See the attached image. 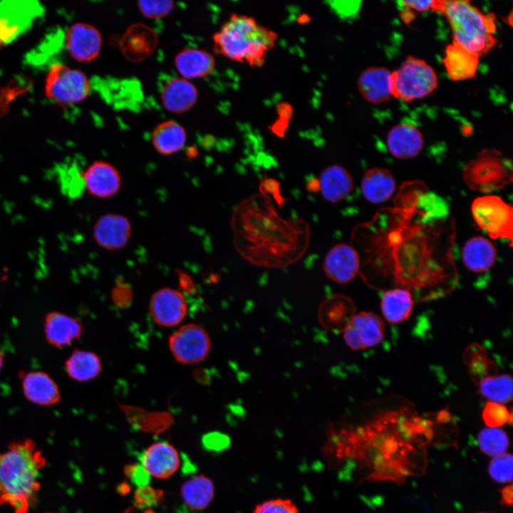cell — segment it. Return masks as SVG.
<instances>
[{"mask_svg": "<svg viewBox=\"0 0 513 513\" xmlns=\"http://www.w3.org/2000/svg\"><path fill=\"white\" fill-rule=\"evenodd\" d=\"M3 363H4V356H3L2 351H1V348H0V371H1V368H2Z\"/></svg>", "mask_w": 513, "mask_h": 513, "instance_id": "obj_41", "label": "cell"}, {"mask_svg": "<svg viewBox=\"0 0 513 513\" xmlns=\"http://www.w3.org/2000/svg\"><path fill=\"white\" fill-rule=\"evenodd\" d=\"M252 513H300V511L292 499L277 497L257 504Z\"/></svg>", "mask_w": 513, "mask_h": 513, "instance_id": "obj_38", "label": "cell"}, {"mask_svg": "<svg viewBox=\"0 0 513 513\" xmlns=\"http://www.w3.org/2000/svg\"><path fill=\"white\" fill-rule=\"evenodd\" d=\"M512 485H508L504 487L501 490L502 499L501 502L502 504L506 506H512Z\"/></svg>", "mask_w": 513, "mask_h": 513, "instance_id": "obj_40", "label": "cell"}, {"mask_svg": "<svg viewBox=\"0 0 513 513\" xmlns=\"http://www.w3.org/2000/svg\"><path fill=\"white\" fill-rule=\"evenodd\" d=\"M26 398L39 405H53L61 400L56 383L43 371H21L19 374Z\"/></svg>", "mask_w": 513, "mask_h": 513, "instance_id": "obj_18", "label": "cell"}, {"mask_svg": "<svg viewBox=\"0 0 513 513\" xmlns=\"http://www.w3.org/2000/svg\"><path fill=\"white\" fill-rule=\"evenodd\" d=\"M438 78L434 69L425 61L408 56L390 74L392 96L405 102L425 98L437 87Z\"/></svg>", "mask_w": 513, "mask_h": 513, "instance_id": "obj_6", "label": "cell"}, {"mask_svg": "<svg viewBox=\"0 0 513 513\" xmlns=\"http://www.w3.org/2000/svg\"><path fill=\"white\" fill-rule=\"evenodd\" d=\"M479 387L481 394L490 402L505 404L512 399V379L507 374L484 377Z\"/></svg>", "mask_w": 513, "mask_h": 513, "instance_id": "obj_33", "label": "cell"}, {"mask_svg": "<svg viewBox=\"0 0 513 513\" xmlns=\"http://www.w3.org/2000/svg\"><path fill=\"white\" fill-rule=\"evenodd\" d=\"M413 304L411 292L403 287H398L383 294L380 304L381 311L389 323L398 324L409 318Z\"/></svg>", "mask_w": 513, "mask_h": 513, "instance_id": "obj_30", "label": "cell"}, {"mask_svg": "<svg viewBox=\"0 0 513 513\" xmlns=\"http://www.w3.org/2000/svg\"><path fill=\"white\" fill-rule=\"evenodd\" d=\"M145 472L157 479H167L173 475L181 464L178 451L167 442H157L150 445L142 456Z\"/></svg>", "mask_w": 513, "mask_h": 513, "instance_id": "obj_17", "label": "cell"}, {"mask_svg": "<svg viewBox=\"0 0 513 513\" xmlns=\"http://www.w3.org/2000/svg\"><path fill=\"white\" fill-rule=\"evenodd\" d=\"M149 310L159 326L172 327L180 324L187 313V301L179 291L169 287L155 291L150 301Z\"/></svg>", "mask_w": 513, "mask_h": 513, "instance_id": "obj_11", "label": "cell"}, {"mask_svg": "<svg viewBox=\"0 0 513 513\" xmlns=\"http://www.w3.org/2000/svg\"><path fill=\"white\" fill-rule=\"evenodd\" d=\"M385 333L382 318L371 311L353 314L343 328V339L353 351L363 350L378 345Z\"/></svg>", "mask_w": 513, "mask_h": 513, "instance_id": "obj_10", "label": "cell"}, {"mask_svg": "<svg viewBox=\"0 0 513 513\" xmlns=\"http://www.w3.org/2000/svg\"><path fill=\"white\" fill-rule=\"evenodd\" d=\"M512 177L510 160L496 149L482 150L462 171L467 187L485 194L504 188L512 182Z\"/></svg>", "mask_w": 513, "mask_h": 513, "instance_id": "obj_5", "label": "cell"}, {"mask_svg": "<svg viewBox=\"0 0 513 513\" xmlns=\"http://www.w3.org/2000/svg\"><path fill=\"white\" fill-rule=\"evenodd\" d=\"M66 45L73 58L79 62H90L99 56L103 38L95 26L86 23H76L66 33Z\"/></svg>", "mask_w": 513, "mask_h": 513, "instance_id": "obj_14", "label": "cell"}, {"mask_svg": "<svg viewBox=\"0 0 513 513\" xmlns=\"http://www.w3.org/2000/svg\"><path fill=\"white\" fill-rule=\"evenodd\" d=\"M132 234L130 220L124 215L108 213L101 216L93 227V237L96 244L107 250L123 248Z\"/></svg>", "mask_w": 513, "mask_h": 513, "instance_id": "obj_15", "label": "cell"}, {"mask_svg": "<svg viewBox=\"0 0 513 513\" xmlns=\"http://www.w3.org/2000/svg\"><path fill=\"white\" fill-rule=\"evenodd\" d=\"M396 188V181L387 169L374 167L368 170L361 182L363 197L373 204H380L393 196Z\"/></svg>", "mask_w": 513, "mask_h": 513, "instance_id": "obj_28", "label": "cell"}, {"mask_svg": "<svg viewBox=\"0 0 513 513\" xmlns=\"http://www.w3.org/2000/svg\"><path fill=\"white\" fill-rule=\"evenodd\" d=\"M187 133L179 123L168 120L157 124L151 135V142L155 150L163 155L178 152L185 146Z\"/></svg>", "mask_w": 513, "mask_h": 513, "instance_id": "obj_29", "label": "cell"}, {"mask_svg": "<svg viewBox=\"0 0 513 513\" xmlns=\"http://www.w3.org/2000/svg\"><path fill=\"white\" fill-rule=\"evenodd\" d=\"M432 435L430 421L404 408L356 428L333 431L327 446L336 457L354 461L365 480L401 483L422 469L416 461L421 463L420 453Z\"/></svg>", "mask_w": 513, "mask_h": 513, "instance_id": "obj_1", "label": "cell"}, {"mask_svg": "<svg viewBox=\"0 0 513 513\" xmlns=\"http://www.w3.org/2000/svg\"><path fill=\"white\" fill-rule=\"evenodd\" d=\"M471 212L475 224L489 237L507 239L512 245L513 209L502 197L480 196L473 200Z\"/></svg>", "mask_w": 513, "mask_h": 513, "instance_id": "obj_7", "label": "cell"}, {"mask_svg": "<svg viewBox=\"0 0 513 513\" xmlns=\"http://www.w3.org/2000/svg\"><path fill=\"white\" fill-rule=\"evenodd\" d=\"M198 99V90L190 80L173 78L163 86L160 100L163 107L172 113L180 114L190 110Z\"/></svg>", "mask_w": 513, "mask_h": 513, "instance_id": "obj_21", "label": "cell"}, {"mask_svg": "<svg viewBox=\"0 0 513 513\" xmlns=\"http://www.w3.org/2000/svg\"><path fill=\"white\" fill-rule=\"evenodd\" d=\"M174 63L181 77L187 80L207 77L216 66L212 53L196 48H185L179 51L174 58Z\"/></svg>", "mask_w": 513, "mask_h": 513, "instance_id": "obj_23", "label": "cell"}, {"mask_svg": "<svg viewBox=\"0 0 513 513\" xmlns=\"http://www.w3.org/2000/svg\"><path fill=\"white\" fill-rule=\"evenodd\" d=\"M402 3L406 7L413 9L416 11H432L442 14L444 10L445 0H434V1H403Z\"/></svg>", "mask_w": 513, "mask_h": 513, "instance_id": "obj_39", "label": "cell"}, {"mask_svg": "<svg viewBox=\"0 0 513 513\" xmlns=\"http://www.w3.org/2000/svg\"><path fill=\"white\" fill-rule=\"evenodd\" d=\"M45 464L33 440L11 443L0 455V504L10 505L15 513H26L36 502L39 473Z\"/></svg>", "mask_w": 513, "mask_h": 513, "instance_id": "obj_2", "label": "cell"}, {"mask_svg": "<svg viewBox=\"0 0 513 513\" xmlns=\"http://www.w3.org/2000/svg\"><path fill=\"white\" fill-rule=\"evenodd\" d=\"M512 455L504 452L494 457L489 462L488 471L492 479L499 483L512 480Z\"/></svg>", "mask_w": 513, "mask_h": 513, "instance_id": "obj_35", "label": "cell"}, {"mask_svg": "<svg viewBox=\"0 0 513 513\" xmlns=\"http://www.w3.org/2000/svg\"><path fill=\"white\" fill-rule=\"evenodd\" d=\"M509 441L507 433L498 428H486L478 435L480 450L486 455L495 457L506 452Z\"/></svg>", "mask_w": 513, "mask_h": 513, "instance_id": "obj_34", "label": "cell"}, {"mask_svg": "<svg viewBox=\"0 0 513 513\" xmlns=\"http://www.w3.org/2000/svg\"><path fill=\"white\" fill-rule=\"evenodd\" d=\"M480 57L457 43L448 45L442 62L450 78L454 81L474 78L477 73Z\"/></svg>", "mask_w": 513, "mask_h": 513, "instance_id": "obj_27", "label": "cell"}, {"mask_svg": "<svg viewBox=\"0 0 513 513\" xmlns=\"http://www.w3.org/2000/svg\"><path fill=\"white\" fill-rule=\"evenodd\" d=\"M33 1L0 4V46L15 40L31 24L37 10Z\"/></svg>", "mask_w": 513, "mask_h": 513, "instance_id": "obj_12", "label": "cell"}, {"mask_svg": "<svg viewBox=\"0 0 513 513\" xmlns=\"http://www.w3.org/2000/svg\"><path fill=\"white\" fill-rule=\"evenodd\" d=\"M354 182L351 175L343 166L331 165L320 174L318 188L323 197L332 203L346 199L353 190Z\"/></svg>", "mask_w": 513, "mask_h": 513, "instance_id": "obj_25", "label": "cell"}, {"mask_svg": "<svg viewBox=\"0 0 513 513\" xmlns=\"http://www.w3.org/2000/svg\"><path fill=\"white\" fill-rule=\"evenodd\" d=\"M68 375L76 381L90 380L102 371L100 358L95 353L76 349L65 363Z\"/></svg>", "mask_w": 513, "mask_h": 513, "instance_id": "obj_31", "label": "cell"}, {"mask_svg": "<svg viewBox=\"0 0 513 513\" xmlns=\"http://www.w3.org/2000/svg\"><path fill=\"white\" fill-rule=\"evenodd\" d=\"M386 143L390 153L397 159L408 160L417 156L422 150L424 139L418 128L404 123L394 126L389 131Z\"/></svg>", "mask_w": 513, "mask_h": 513, "instance_id": "obj_20", "label": "cell"}, {"mask_svg": "<svg viewBox=\"0 0 513 513\" xmlns=\"http://www.w3.org/2000/svg\"><path fill=\"white\" fill-rule=\"evenodd\" d=\"M391 73L384 67L373 66L365 69L358 76L357 88L368 103L378 104L390 100Z\"/></svg>", "mask_w": 513, "mask_h": 513, "instance_id": "obj_24", "label": "cell"}, {"mask_svg": "<svg viewBox=\"0 0 513 513\" xmlns=\"http://www.w3.org/2000/svg\"><path fill=\"white\" fill-rule=\"evenodd\" d=\"M482 415L488 428H499L512 422V412L504 404L497 403L487 402Z\"/></svg>", "mask_w": 513, "mask_h": 513, "instance_id": "obj_36", "label": "cell"}, {"mask_svg": "<svg viewBox=\"0 0 513 513\" xmlns=\"http://www.w3.org/2000/svg\"><path fill=\"white\" fill-rule=\"evenodd\" d=\"M212 480L200 475L187 480L181 487V496L186 505L192 510H202L211 504L214 497Z\"/></svg>", "mask_w": 513, "mask_h": 513, "instance_id": "obj_32", "label": "cell"}, {"mask_svg": "<svg viewBox=\"0 0 513 513\" xmlns=\"http://www.w3.org/2000/svg\"><path fill=\"white\" fill-rule=\"evenodd\" d=\"M90 91L87 76L80 70L60 63L52 65L46 78L45 93L48 98L62 106L84 100Z\"/></svg>", "mask_w": 513, "mask_h": 513, "instance_id": "obj_8", "label": "cell"}, {"mask_svg": "<svg viewBox=\"0 0 513 513\" xmlns=\"http://www.w3.org/2000/svg\"><path fill=\"white\" fill-rule=\"evenodd\" d=\"M157 41V33L152 28L142 24H135L125 32L120 49L128 60L139 62L154 52Z\"/></svg>", "mask_w": 513, "mask_h": 513, "instance_id": "obj_19", "label": "cell"}, {"mask_svg": "<svg viewBox=\"0 0 513 513\" xmlns=\"http://www.w3.org/2000/svg\"><path fill=\"white\" fill-rule=\"evenodd\" d=\"M442 14L450 23L453 43L479 57L486 55L496 45L494 14H484L470 1L445 0Z\"/></svg>", "mask_w": 513, "mask_h": 513, "instance_id": "obj_4", "label": "cell"}, {"mask_svg": "<svg viewBox=\"0 0 513 513\" xmlns=\"http://www.w3.org/2000/svg\"><path fill=\"white\" fill-rule=\"evenodd\" d=\"M83 328L76 318L61 313L52 311L45 318L44 332L47 342L56 348H63L79 338Z\"/></svg>", "mask_w": 513, "mask_h": 513, "instance_id": "obj_22", "label": "cell"}, {"mask_svg": "<svg viewBox=\"0 0 513 513\" xmlns=\"http://www.w3.org/2000/svg\"><path fill=\"white\" fill-rule=\"evenodd\" d=\"M168 345L175 359L185 365L202 362L211 350V340L207 332L195 323L180 327L170 336Z\"/></svg>", "mask_w": 513, "mask_h": 513, "instance_id": "obj_9", "label": "cell"}, {"mask_svg": "<svg viewBox=\"0 0 513 513\" xmlns=\"http://www.w3.org/2000/svg\"><path fill=\"white\" fill-rule=\"evenodd\" d=\"M481 513H485V512H481Z\"/></svg>", "mask_w": 513, "mask_h": 513, "instance_id": "obj_42", "label": "cell"}, {"mask_svg": "<svg viewBox=\"0 0 513 513\" xmlns=\"http://www.w3.org/2000/svg\"><path fill=\"white\" fill-rule=\"evenodd\" d=\"M278 33L247 14H232L213 34L215 53L230 61L260 68L276 45Z\"/></svg>", "mask_w": 513, "mask_h": 513, "instance_id": "obj_3", "label": "cell"}, {"mask_svg": "<svg viewBox=\"0 0 513 513\" xmlns=\"http://www.w3.org/2000/svg\"><path fill=\"white\" fill-rule=\"evenodd\" d=\"M138 8L141 14L149 19H160L170 14L175 7L170 0L138 1Z\"/></svg>", "mask_w": 513, "mask_h": 513, "instance_id": "obj_37", "label": "cell"}, {"mask_svg": "<svg viewBox=\"0 0 513 513\" xmlns=\"http://www.w3.org/2000/svg\"><path fill=\"white\" fill-rule=\"evenodd\" d=\"M88 192L98 198H108L120 189L121 175L118 169L104 160H97L81 172Z\"/></svg>", "mask_w": 513, "mask_h": 513, "instance_id": "obj_16", "label": "cell"}, {"mask_svg": "<svg viewBox=\"0 0 513 513\" xmlns=\"http://www.w3.org/2000/svg\"><path fill=\"white\" fill-rule=\"evenodd\" d=\"M497 250L492 242L482 236L467 240L462 249V260L465 267L474 273L490 269L495 263Z\"/></svg>", "mask_w": 513, "mask_h": 513, "instance_id": "obj_26", "label": "cell"}, {"mask_svg": "<svg viewBox=\"0 0 513 513\" xmlns=\"http://www.w3.org/2000/svg\"><path fill=\"white\" fill-rule=\"evenodd\" d=\"M360 256L351 244L340 243L333 246L326 254L323 269L331 281L345 284L352 281L360 270Z\"/></svg>", "mask_w": 513, "mask_h": 513, "instance_id": "obj_13", "label": "cell"}]
</instances>
